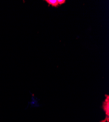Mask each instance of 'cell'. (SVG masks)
<instances>
[{"label": "cell", "mask_w": 109, "mask_h": 122, "mask_svg": "<svg viewBox=\"0 0 109 122\" xmlns=\"http://www.w3.org/2000/svg\"><path fill=\"white\" fill-rule=\"evenodd\" d=\"M66 1L65 0H57V3L59 5H61L65 3Z\"/></svg>", "instance_id": "3957f363"}, {"label": "cell", "mask_w": 109, "mask_h": 122, "mask_svg": "<svg viewBox=\"0 0 109 122\" xmlns=\"http://www.w3.org/2000/svg\"><path fill=\"white\" fill-rule=\"evenodd\" d=\"M106 97H107V99H106L105 102L103 103V109L104 110V111H105L106 112V115H107V118H106V119L105 120L104 122H105L106 120L107 121V122H109V96L108 95H106Z\"/></svg>", "instance_id": "6da1fadb"}, {"label": "cell", "mask_w": 109, "mask_h": 122, "mask_svg": "<svg viewBox=\"0 0 109 122\" xmlns=\"http://www.w3.org/2000/svg\"><path fill=\"white\" fill-rule=\"evenodd\" d=\"M46 1L49 5H50L53 6H57L58 5L57 0H46Z\"/></svg>", "instance_id": "7a4b0ae2"}]
</instances>
